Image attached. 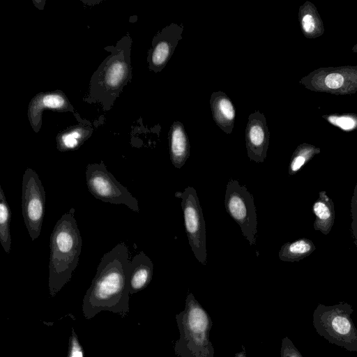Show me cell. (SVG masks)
I'll use <instances>...</instances> for the list:
<instances>
[{
  "mask_svg": "<svg viewBox=\"0 0 357 357\" xmlns=\"http://www.w3.org/2000/svg\"><path fill=\"white\" fill-rule=\"evenodd\" d=\"M170 159L174 166L181 169L190 156V143L184 126L174 121L169 132Z\"/></svg>",
  "mask_w": 357,
  "mask_h": 357,
  "instance_id": "obj_15",
  "label": "cell"
},
{
  "mask_svg": "<svg viewBox=\"0 0 357 357\" xmlns=\"http://www.w3.org/2000/svg\"><path fill=\"white\" fill-rule=\"evenodd\" d=\"M82 241L75 218V208L62 215L50 236L49 291L54 296L70 280L77 267Z\"/></svg>",
  "mask_w": 357,
  "mask_h": 357,
  "instance_id": "obj_2",
  "label": "cell"
},
{
  "mask_svg": "<svg viewBox=\"0 0 357 357\" xmlns=\"http://www.w3.org/2000/svg\"><path fill=\"white\" fill-rule=\"evenodd\" d=\"M10 218L11 211L0 185V243L6 253L11 249Z\"/></svg>",
  "mask_w": 357,
  "mask_h": 357,
  "instance_id": "obj_19",
  "label": "cell"
},
{
  "mask_svg": "<svg viewBox=\"0 0 357 357\" xmlns=\"http://www.w3.org/2000/svg\"><path fill=\"white\" fill-rule=\"evenodd\" d=\"M153 264L151 259L141 251L130 260L129 271L130 294L137 293L144 288L151 281Z\"/></svg>",
  "mask_w": 357,
  "mask_h": 357,
  "instance_id": "obj_14",
  "label": "cell"
},
{
  "mask_svg": "<svg viewBox=\"0 0 357 357\" xmlns=\"http://www.w3.org/2000/svg\"><path fill=\"white\" fill-rule=\"evenodd\" d=\"M131 44L130 37L126 36L117 42L115 47L105 48L111 54L91 77L85 101L100 102L105 110L109 109L113 105L131 78Z\"/></svg>",
  "mask_w": 357,
  "mask_h": 357,
  "instance_id": "obj_3",
  "label": "cell"
},
{
  "mask_svg": "<svg viewBox=\"0 0 357 357\" xmlns=\"http://www.w3.org/2000/svg\"><path fill=\"white\" fill-rule=\"evenodd\" d=\"M225 206L227 213L240 226L250 245L256 244L257 214L252 195L245 185L230 179L227 185Z\"/></svg>",
  "mask_w": 357,
  "mask_h": 357,
  "instance_id": "obj_7",
  "label": "cell"
},
{
  "mask_svg": "<svg viewBox=\"0 0 357 357\" xmlns=\"http://www.w3.org/2000/svg\"><path fill=\"white\" fill-rule=\"evenodd\" d=\"M335 123L343 129L349 130L354 126L355 121L350 117H339L335 119Z\"/></svg>",
  "mask_w": 357,
  "mask_h": 357,
  "instance_id": "obj_26",
  "label": "cell"
},
{
  "mask_svg": "<svg viewBox=\"0 0 357 357\" xmlns=\"http://www.w3.org/2000/svg\"><path fill=\"white\" fill-rule=\"evenodd\" d=\"M270 133L264 114L259 111L248 116L245 128V144L250 160L263 162L266 157Z\"/></svg>",
  "mask_w": 357,
  "mask_h": 357,
  "instance_id": "obj_11",
  "label": "cell"
},
{
  "mask_svg": "<svg viewBox=\"0 0 357 357\" xmlns=\"http://www.w3.org/2000/svg\"><path fill=\"white\" fill-rule=\"evenodd\" d=\"M183 31V25L173 22L156 33L148 54L150 70L159 73L166 66L178 41L182 39Z\"/></svg>",
  "mask_w": 357,
  "mask_h": 357,
  "instance_id": "obj_10",
  "label": "cell"
},
{
  "mask_svg": "<svg viewBox=\"0 0 357 357\" xmlns=\"http://www.w3.org/2000/svg\"><path fill=\"white\" fill-rule=\"evenodd\" d=\"M302 26L305 33H310L314 29V21L312 15L307 14L303 16L301 21Z\"/></svg>",
  "mask_w": 357,
  "mask_h": 357,
  "instance_id": "obj_25",
  "label": "cell"
},
{
  "mask_svg": "<svg viewBox=\"0 0 357 357\" xmlns=\"http://www.w3.org/2000/svg\"><path fill=\"white\" fill-rule=\"evenodd\" d=\"M45 208V191L38 174L27 168L22 176V211L32 241L39 237Z\"/></svg>",
  "mask_w": 357,
  "mask_h": 357,
  "instance_id": "obj_8",
  "label": "cell"
},
{
  "mask_svg": "<svg viewBox=\"0 0 357 357\" xmlns=\"http://www.w3.org/2000/svg\"><path fill=\"white\" fill-rule=\"evenodd\" d=\"M281 357H303L291 340L285 337L282 341Z\"/></svg>",
  "mask_w": 357,
  "mask_h": 357,
  "instance_id": "obj_22",
  "label": "cell"
},
{
  "mask_svg": "<svg viewBox=\"0 0 357 357\" xmlns=\"http://www.w3.org/2000/svg\"><path fill=\"white\" fill-rule=\"evenodd\" d=\"M209 102L215 123L225 133L231 134L236 112L229 98L222 91H215L211 94Z\"/></svg>",
  "mask_w": 357,
  "mask_h": 357,
  "instance_id": "obj_13",
  "label": "cell"
},
{
  "mask_svg": "<svg viewBox=\"0 0 357 357\" xmlns=\"http://www.w3.org/2000/svg\"><path fill=\"white\" fill-rule=\"evenodd\" d=\"M68 357H84V349L73 328L69 337Z\"/></svg>",
  "mask_w": 357,
  "mask_h": 357,
  "instance_id": "obj_21",
  "label": "cell"
},
{
  "mask_svg": "<svg viewBox=\"0 0 357 357\" xmlns=\"http://www.w3.org/2000/svg\"><path fill=\"white\" fill-rule=\"evenodd\" d=\"M324 82L328 88L338 89L342 85L344 79L339 73H331L326 77Z\"/></svg>",
  "mask_w": 357,
  "mask_h": 357,
  "instance_id": "obj_24",
  "label": "cell"
},
{
  "mask_svg": "<svg viewBox=\"0 0 357 357\" xmlns=\"http://www.w3.org/2000/svg\"><path fill=\"white\" fill-rule=\"evenodd\" d=\"M46 108L59 112H73V105L60 90L37 94L30 102L28 109L29 121L36 132L41 128L42 114Z\"/></svg>",
  "mask_w": 357,
  "mask_h": 357,
  "instance_id": "obj_12",
  "label": "cell"
},
{
  "mask_svg": "<svg viewBox=\"0 0 357 357\" xmlns=\"http://www.w3.org/2000/svg\"><path fill=\"white\" fill-rule=\"evenodd\" d=\"M314 249V245L310 240L301 238L284 243L279 251V258L284 261H299L310 255Z\"/></svg>",
  "mask_w": 357,
  "mask_h": 357,
  "instance_id": "obj_18",
  "label": "cell"
},
{
  "mask_svg": "<svg viewBox=\"0 0 357 357\" xmlns=\"http://www.w3.org/2000/svg\"><path fill=\"white\" fill-rule=\"evenodd\" d=\"M312 155L308 149L299 148L294 153L289 167V174L292 176L298 172Z\"/></svg>",
  "mask_w": 357,
  "mask_h": 357,
  "instance_id": "obj_20",
  "label": "cell"
},
{
  "mask_svg": "<svg viewBox=\"0 0 357 357\" xmlns=\"http://www.w3.org/2000/svg\"><path fill=\"white\" fill-rule=\"evenodd\" d=\"M312 209L316 215L314 229L328 234L334 223L335 211L334 204L325 191L319 192V198L314 202Z\"/></svg>",
  "mask_w": 357,
  "mask_h": 357,
  "instance_id": "obj_16",
  "label": "cell"
},
{
  "mask_svg": "<svg viewBox=\"0 0 357 357\" xmlns=\"http://www.w3.org/2000/svg\"><path fill=\"white\" fill-rule=\"evenodd\" d=\"M130 253L120 243L101 258L96 273L83 298L86 319L107 310L125 317L129 312Z\"/></svg>",
  "mask_w": 357,
  "mask_h": 357,
  "instance_id": "obj_1",
  "label": "cell"
},
{
  "mask_svg": "<svg viewBox=\"0 0 357 357\" xmlns=\"http://www.w3.org/2000/svg\"><path fill=\"white\" fill-rule=\"evenodd\" d=\"M351 230L355 238V244L357 246V184L354 189V193L351 203Z\"/></svg>",
  "mask_w": 357,
  "mask_h": 357,
  "instance_id": "obj_23",
  "label": "cell"
},
{
  "mask_svg": "<svg viewBox=\"0 0 357 357\" xmlns=\"http://www.w3.org/2000/svg\"><path fill=\"white\" fill-rule=\"evenodd\" d=\"M86 183L95 198L110 204H125L132 211L139 212L137 199L107 170L103 161L86 166Z\"/></svg>",
  "mask_w": 357,
  "mask_h": 357,
  "instance_id": "obj_6",
  "label": "cell"
},
{
  "mask_svg": "<svg viewBox=\"0 0 357 357\" xmlns=\"http://www.w3.org/2000/svg\"><path fill=\"white\" fill-rule=\"evenodd\" d=\"M175 195L181 199L185 232L196 259L202 265L206 264V226L197 192L188 186Z\"/></svg>",
  "mask_w": 357,
  "mask_h": 357,
  "instance_id": "obj_9",
  "label": "cell"
},
{
  "mask_svg": "<svg viewBox=\"0 0 357 357\" xmlns=\"http://www.w3.org/2000/svg\"><path fill=\"white\" fill-rule=\"evenodd\" d=\"M176 319L180 331L176 353L181 357H213L209 340L211 320L192 294L187 296L185 310L176 315Z\"/></svg>",
  "mask_w": 357,
  "mask_h": 357,
  "instance_id": "obj_4",
  "label": "cell"
},
{
  "mask_svg": "<svg viewBox=\"0 0 357 357\" xmlns=\"http://www.w3.org/2000/svg\"><path fill=\"white\" fill-rule=\"evenodd\" d=\"M91 128L83 123L68 128L57 135V149L60 151L76 149L91 136Z\"/></svg>",
  "mask_w": 357,
  "mask_h": 357,
  "instance_id": "obj_17",
  "label": "cell"
},
{
  "mask_svg": "<svg viewBox=\"0 0 357 357\" xmlns=\"http://www.w3.org/2000/svg\"><path fill=\"white\" fill-rule=\"evenodd\" d=\"M351 305L340 302L326 306L319 304L312 314V324L318 334L330 343L357 351V328L353 322Z\"/></svg>",
  "mask_w": 357,
  "mask_h": 357,
  "instance_id": "obj_5",
  "label": "cell"
}]
</instances>
